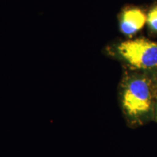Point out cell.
Returning <instances> with one entry per match:
<instances>
[{
  "mask_svg": "<svg viewBox=\"0 0 157 157\" xmlns=\"http://www.w3.org/2000/svg\"><path fill=\"white\" fill-rule=\"evenodd\" d=\"M156 118H157V108H156Z\"/></svg>",
  "mask_w": 157,
  "mask_h": 157,
  "instance_id": "5b68a950",
  "label": "cell"
},
{
  "mask_svg": "<svg viewBox=\"0 0 157 157\" xmlns=\"http://www.w3.org/2000/svg\"><path fill=\"white\" fill-rule=\"evenodd\" d=\"M147 22L153 30L157 31V5L152 7L147 15Z\"/></svg>",
  "mask_w": 157,
  "mask_h": 157,
  "instance_id": "277c9868",
  "label": "cell"
},
{
  "mask_svg": "<svg viewBox=\"0 0 157 157\" xmlns=\"http://www.w3.org/2000/svg\"><path fill=\"white\" fill-rule=\"evenodd\" d=\"M117 52L133 68L151 69L157 67V42L143 38L127 40L118 45Z\"/></svg>",
  "mask_w": 157,
  "mask_h": 157,
  "instance_id": "7a4b0ae2",
  "label": "cell"
},
{
  "mask_svg": "<svg viewBox=\"0 0 157 157\" xmlns=\"http://www.w3.org/2000/svg\"><path fill=\"white\" fill-rule=\"evenodd\" d=\"M147 22V15L142 10L131 7L122 12L120 17V30L127 36H132L141 30Z\"/></svg>",
  "mask_w": 157,
  "mask_h": 157,
  "instance_id": "3957f363",
  "label": "cell"
},
{
  "mask_svg": "<svg viewBox=\"0 0 157 157\" xmlns=\"http://www.w3.org/2000/svg\"><path fill=\"white\" fill-rule=\"evenodd\" d=\"M122 111L129 121L140 122L154 111V95L146 78L133 76L124 84L121 94Z\"/></svg>",
  "mask_w": 157,
  "mask_h": 157,
  "instance_id": "6da1fadb",
  "label": "cell"
}]
</instances>
